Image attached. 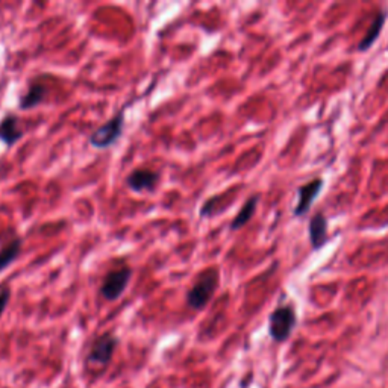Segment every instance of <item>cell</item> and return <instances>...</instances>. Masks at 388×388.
<instances>
[{"mask_svg": "<svg viewBox=\"0 0 388 388\" xmlns=\"http://www.w3.org/2000/svg\"><path fill=\"white\" fill-rule=\"evenodd\" d=\"M10 301H11V290H10V287H3L2 290H0V317L3 315Z\"/></svg>", "mask_w": 388, "mask_h": 388, "instance_id": "14", "label": "cell"}, {"mask_svg": "<svg viewBox=\"0 0 388 388\" xmlns=\"http://www.w3.org/2000/svg\"><path fill=\"white\" fill-rule=\"evenodd\" d=\"M123 130H125V110H120L93 132L90 135V144L94 149H108L121 138Z\"/></svg>", "mask_w": 388, "mask_h": 388, "instance_id": "2", "label": "cell"}, {"mask_svg": "<svg viewBox=\"0 0 388 388\" xmlns=\"http://www.w3.org/2000/svg\"><path fill=\"white\" fill-rule=\"evenodd\" d=\"M132 278V269L129 266H123L120 269L111 270L110 273L105 275L102 285L99 288L100 296L107 302L117 301L125 293L129 282Z\"/></svg>", "mask_w": 388, "mask_h": 388, "instance_id": "4", "label": "cell"}, {"mask_svg": "<svg viewBox=\"0 0 388 388\" xmlns=\"http://www.w3.org/2000/svg\"><path fill=\"white\" fill-rule=\"evenodd\" d=\"M161 173L149 169H137L126 178V187L132 193H152L160 184Z\"/></svg>", "mask_w": 388, "mask_h": 388, "instance_id": "6", "label": "cell"}, {"mask_svg": "<svg viewBox=\"0 0 388 388\" xmlns=\"http://www.w3.org/2000/svg\"><path fill=\"white\" fill-rule=\"evenodd\" d=\"M258 200H260V196H252V197L246 200V204L240 209V213H238L234 217V220L231 222V226H229L231 231H238V229H241L244 225H248L251 222V218L253 217L255 211H257Z\"/></svg>", "mask_w": 388, "mask_h": 388, "instance_id": "12", "label": "cell"}, {"mask_svg": "<svg viewBox=\"0 0 388 388\" xmlns=\"http://www.w3.org/2000/svg\"><path fill=\"white\" fill-rule=\"evenodd\" d=\"M22 238L15 237L14 240L8 241L2 249H0V273L5 271L17 258H19L22 252Z\"/></svg>", "mask_w": 388, "mask_h": 388, "instance_id": "11", "label": "cell"}, {"mask_svg": "<svg viewBox=\"0 0 388 388\" xmlns=\"http://www.w3.org/2000/svg\"><path fill=\"white\" fill-rule=\"evenodd\" d=\"M385 19H387V14L382 13V11L376 15V19L373 20L372 26H370L368 31L366 32L364 38L359 41V44H358V50H361V52L367 50V49H368L370 46H372V44L378 40L379 33H381V31H382V28H384Z\"/></svg>", "mask_w": 388, "mask_h": 388, "instance_id": "13", "label": "cell"}, {"mask_svg": "<svg viewBox=\"0 0 388 388\" xmlns=\"http://www.w3.org/2000/svg\"><path fill=\"white\" fill-rule=\"evenodd\" d=\"M46 87L43 84L38 82H33L28 87V90H26L19 99V108L23 111H28V110H33L37 108L38 105H41L44 102V97H46Z\"/></svg>", "mask_w": 388, "mask_h": 388, "instance_id": "9", "label": "cell"}, {"mask_svg": "<svg viewBox=\"0 0 388 388\" xmlns=\"http://www.w3.org/2000/svg\"><path fill=\"white\" fill-rule=\"evenodd\" d=\"M296 311L291 305L278 306L269 317V334L270 337L282 343L288 340L296 326Z\"/></svg>", "mask_w": 388, "mask_h": 388, "instance_id": "3", "label": "cell"}, {"mask_svg": "<svg viewBox=\"0 0 388 388\" xmlns=\"http://www.w3.org/2000/svg\"><path fill=\"white\" fill-rule=\"evenodd\" d=\"M220 275L216 267L207 269L204 273H200L197 281L188 290L187 293V305L194 311H200L207 308L211 302V299L216 294V290L218 287Z\"/></svg>", "mask_w": 388, "mask_h": 388, "instance_id": "1", "label": "cell"}, {"mask_svg": "<svg viewBox=\"0 0 388 388\" xmlns=\"http://www.w3.org/2000/svg\"><path fill=\"white\" fill-rule=\"evenodd\" d=\"M323 188V181L322 179H313L311 182H308L305 185H302L299 188V202L297 207L294 209V216H304L305 213H308V209L311 208L313 202L315 200V197L319 196L320 190Z\"/></svg>", "mask_w": 388, "mask_h": 388, "instance_id": "8", "label": "cell"}, {"mask_svg": "<svg viewBox=\"0 0 388 388\" xmlns=\"http://www.w3.org/2000/svg\"><path fill=\"white\" fill-rule=\"evenodd\" d=\"M119 345V338L114 337L112 334H103L97 337L88 352V361L93 364L107 366L111 363L114 352Z\"/></svg>", "mask_w": 388, "mask_h": 388, "instance_id": "5", "label": "cell"}, {"mask_svg": "<svg viewBox=\"0 0 388 388\" xmlns=\"http://www.w3.org/2000/svg\"><path fill=\"white\" fill-rule=\"evenodd\" d=\"M23 135L24 132L19 128V117L14 112H6L0 119V143L10 149L15 143H19Z\"/></svg>", "mask_w": 388, "mask_h": 388, "instance_id": "7", "label": "cell"}, {"mask_svg": "<svg viewBox=\"0 0 388 388\" xmlns=\"http://www.w3.org/2000/svg\"><path fill=\"white\" fill-rule=\"evenodd\" d=\"M326 227H328V222H326L324 216L322 213H317L310 222V240L314 249L323 248L326 240H328Z\"/></svg>", "mask_w": 388, "mask_h": 388, "instance_id": "10", "label": "cell"}]
</instances>
